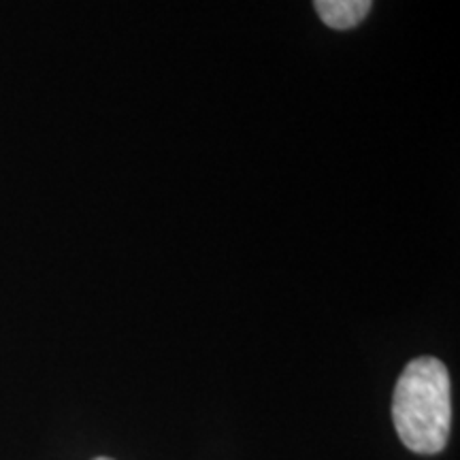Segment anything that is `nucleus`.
<instances>
[{
    "label": "nucleus",
    "instance_id": "f257e3e1",
    "mask_svg": "<svg viewBox=\"0 0 460 460\" xmlns=\"http://www.w3.org/2000/svg\"><path fill=\"white\" fill-rule=\"evenodd\" d=\"M393 422L407 450L439 454L452 427V388L446 365L433 356L413 358L393 396Z\"/></svg>",
    "mask_w": 460,
    "mask_h": 460
},
{
    "label": "nucleus",
    "instance_id": "f03ea898",
    "mask_svg": "<svg viewBox=\"0 0 460 460\" xmlns=\"http://www.w3.org/2000/svg\"><path fill=\"white\" fill-rule=\"evenodd\" d=\"M371 3L373 0H314L320 20L335 31L358 26L369 15Z\"/></svg>",
    "mask_w": 460,
    "mask_h": 460
},
{
    "label": "nucleus",
    "instance_id": "7ed1b4c3",
    "mask_svg": "<svg viewBox=\"0 0 460 460\" xmlns=\"http://www.w3.org/2000/svg\"><path fill=\"white\" fill-rule=\"evenodd\" d=\"M94 460H113V458H107V456H99V458H94Z\"/></svg>",
    "mask_w": 460,
    "mask_h": 460
}]
</instances>
